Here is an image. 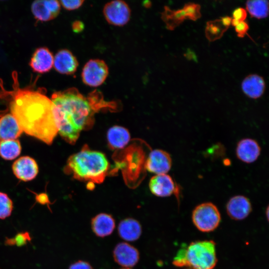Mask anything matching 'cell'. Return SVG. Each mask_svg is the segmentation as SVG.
<instances>
[{
  "label": "cell",
  "instance_id": "1",
  "mask_svg": "<svg viewBox=\"0 0 269 269\" xmlns=\"http://www.w3.org/2000/svg\"><path fill=\"white\" fill-rule=\"evenodd\" d=\"M51 100L58 133L71 144L75 143L82 131L92 128L95 114L118 107L117 103L105 101L97 90L85 96L74 87L53 93Z\"/></svg>",
  "mask_w": 269,
  "mask_h": 269
},
{
  "label": "cell",
  "instance_id": "2",
  "mask_svg": "<svg viewBox=\"0 0 269 269\" xmlns=\"http://www.w3.org/2000/svg\"><path fill=\"white\" fill-rule=\"evenodd\" d=\"M10 102V114L23 132L50 145L58 134L50 99L42 92L16 89Z\"/></svg>",
  "mask_w": 269,
  "mask_h": 269
},
{
  "label": "cell",
  "instance_id": "3",
  "mask_svg": "<svg viewBox=\"0 0 269 269\" xmlns=\"http://www.w3.org/2000/svg\"><path fill=\"white\" fill-rule=\"evenodd\" d=\"M109 168V163L104 153L91 150L85 144L81 150L69 156L64 171L79 180L101 183Z\"/></svg>",
  "mask_w": 269,
  "mask_h": 269
},
{
  "label": "cell",
  "instance_id": "4",
  "mask_svg": "<svg viewBox=\"0 0 269 269\" xmlns=\"http://www.w3.org/2000/svg\"><path fill=\"white\" fill-rule=\"evenodd\" d=\"M217 263L215 243L197 241L182 247L174 258V266L183 269H213Z\"/></svg>",
  "mask_w": 269,
  "mask_h": 269
},
{
  "label": "cell",
  "instance_id": "5",
  "mask_svg": "<svg viewBox=\"0 0 269 269\" xmlns=\"http://www.w3.org/2000/svg\"><path fill=\"white\" fill-rule=\"evenodd\" d=\"M192 220L195 226L201 232L214 231L221 222V215L217 206L211 202H205L197 205L192 213Z\"/></svg>",
  "mask_w": 269,
  "mask_h": 269
},
{
  "label": "cell",
  "instance_id": "6",
  "mask_svg": "<svg viewBox=\"0 0 269 269\" xmlns=\"http://www.w3.org/2000/svg\"><path fill=\"white\" fill-rule=\"evenodd\" d=\"M200 5L197 3L188 2L182 9L172 10L165 6L161 13V18L169 30H174L184 20H196L201 16Z\"/></svg>",
  "mask_w": 269,
  "mask_h": 269
},
{
  "label": "cell",
  "instance_id": "7",
  "mask_svg": "<svg viewBox=\"0 0 269 269\" xmlns=\"http://www.w3.org/2000/svg\"><path fill=\"white\" fill-rule=\"evenodd\" d=\"M109 68L105 62L101 59H91L84 65L82 71L83 83L90 87L101 85L107 79Z\"/></svg>",
  "mask_w": 269,
  "mask_h": 269
},
{
  "label": "cell",
  "instance_id": "8",
  "mask_svg": "<svg viewBox=\"0 0 269 269\" xmlns=\"http://www.w3.org/2000/svg\"><path fill=\"white\" fill-rule=\"evenodd\" d=\"M131 13L128 4L121 0L109 2L103 8V14L107 21L115 26H121L126 24L130 19Z\"/></svg>",
  "mask_w": 269,
  "mask_h": 269
},
{
  "label": "cell",
  "instance_id": "9",
  "mask_svg": "<svg viewBox=\"0 0 269 269\" xmlns=\"http://www.w3.org/2000/svg\"><path fill=\"white\" fill-rule=\"evenodd\" d=\"M149 188L154 195L165 197L174 194L179 200L180 188L173 179L167 174L156 175L150 180Z\"/></svg>",
  "mask_w": 269,
  "mask_h": 269
},
{
  "label": "cell",
  "instance_id": "10",
  "mask_svg": "<svg viewBox=\"0 0 269 269\" xmlns=\"http://www.w3.org/2000/svg\"><path fill=\"white\" fill-rule=\"evenodd\" d=\"M172 159L166 151L159 149L151 151L146 160V169L156 175L166 174L171 169Z\"/></svg>",
  "mask_w": 269,
  "mask_h": 269
},
{
  "label": "cell",
  "instance_id": "11",
  "mask_svg": "<svg viewBox=\"0 0 269 269\" xmlns=\"http://www.w3.org/2000/svg\"><path fill=\"white\" fill-rule=\"evenodd\" d=\"M115 261L121 266L126 268L134 267L139 260L138 250L126 242L118 244L113 250Z\"/></svg>",
  "mask_w": 269,
  "mask_h": 269
},
{
  "label": "cell",
  "instance_id": "12",
  "mask_svg": "<svg viewBox=\"0 0 269 269\" xmlns=\"http://www.w3.org/2000/svg\"><path fill=\"white\" fill-rule=\"evenodd\" d=\"M14 175L19 179L32 180L38 173V166L36 161L28 156H23L16 160L12 165Z\"/></svg>",
  "mask_w": 269,
  "mask_h": 269
},
{
  "label": "cell",
  "instance_id": "13",
  "mask_svg": "<svg viewBox=\"0 0 269 269\" xmlns=\"http://www.w3.org/2000/svg\"><path fill=\"white\" fill-rule=\"evenodd\" d=\"M228 216L235 220H242L247 218L252 211V205L249 199L243 195L231 197L226 204Z\"/></svg>",
  "mask_w": 269,
  "mask_h": 269
},
{
  "label": "cell",
  "instance_id": "14",
  "mask_svg": "<svg viewBox=\"0 0 269 269\" xmlns=\"http://www.w3.org/2000/svg\"><path fill=\"white\" fill-rule=\"evenodd\" d=\"M261 150V147L256 140L246 138L238 142L236 154L241 161L246 163H251L258 158Z\"/></svg>",
  "mask_w": 269,
  "mask_h": 269
},
{
  "label": "cell",
  "instance_id": "15",
  "mask_svg": "<svg viewBox=\"0 0 269 269\" xmlns=\"http://www.w3.org/2000/svg\"><path fill=\"white\" fill-rule=\"evenodd\" d=\"M54 57L46 47L35 50L31 58L29 65L34 72L44 73L49 71L53 66Z\"/></svg>",
  "mask_w": 269,
  "mask_h": 269
},
{
  "label": "cell",
  "instance_id": "16",
  "mask_svg": "<svg viewBox=\"0 0 269 269\" xmlns=\"http://www.w3.org/2000/svg\"><path fill=\"white\" fill-rule=\"evenodd\" d=\"M55 69L62 74L70 75L75 73L78 66L76 58L67 49H61L54 57Z\"/></svg>",
  "mask_w": 269,
  "mask_h": 269
},
{
  "label": "cell",
  "instance_id": "17",
  "mask_svg": "<svg viewBox=\"0 0 269 269\" xmlns=\"http://www.w3.org/2000/svg\"><path fill=\"white\" fill-rule=\"evenodd\" d=\"M91 226L93 233L98 237L104 238L110 235L116 226L113 217L107 213H100L91 220Z\"/></svg>",
  "mask_w": 269,
  "mask_h": 269
},
{
  "label": "cell",
  "instance_id": "18",
  "mask_svg": "<svg viewBox=\"0 0 269 269\" xmlns=\"http://www.w3.org/2000/svg\"><path fill=\"white\" fill-rule=\"evenodd\" d=\"M23 133L18 122L11 114L0 118V141L17 139Z\"/></svg>",
  "mask_w": 269,
  "mask_h": 269
},
{
  "label": "cell",
  "instance_id": "19",
  "mask_svg": "<svg viewBox=\"0 0 269 269\" xmlns=\"http://www.w3.org/2000/svg\"><path fill=\"white\" fill-rule=\"evenodd\" d=\"M118 232L119 236L123 240L130 242L135 241L141 236V226L137 220L127 218L120 222Z\"/></svg>",
  "mask_w": 269,
  "mask_h": 269
},
{
  "label": "cell",
  "instance_id": "20",
  "mask_svg": "<svg viewBox=\"0 0 269 269\" xmlns=\"http://www.w3.org/2000/svg\"><path fill=\"white\" fill-rule=\"evenodd\" d=\"M241 86L246 95L256 99L261 97L264 94L265 82L262 76L257 74H251L243 80Z\"/></svg>",
  "mask_w": 269,
  "mask_h": 269
},
{
  "label": "cell",
  "instance_id": "21",
  "mask_svg": "<svg viewBox=\"0 0 269 269\" xmlns=\"http://www.w3.org/2000/svg\"><path fill=\"white\" fill-rule=\"evenodd\" d=\"M107 137L110 147L113 149L124 147L130 140L129 131L119 126H115L110 128L107 132Z\"/></svg>",
  "mask_w": 269,
  "mask_h": 269
},
{
  "label": "cell",
  "instance_id": "22",
  "mask_svg": "<svg viewBox=\"0 0 269 269\" xmlns=\"http://www.w3.org/2000/svg\"><path fill=\"white\" fill-rule=\"evenodd\" d=\"M21 147L17 139L0 141V155L5 160H12L20 153Z\"/></svg>",
  "mask_w": 269,
  "mask_h": 269
},
{
  "label": "cell",
  "instance_id": "23",
  "mask_svg": "<svg viewBox=\"0 0 269 269\" xmlns=\"http://www.w3.org/2000/svg\"><path fill=\"white\" fill-rule=\"evenodd\" d=\"M269 4V1L267 0H248L246 6L251 16L262 19L268 16Z\"/></svg>",
  "mask_w": 269,
  "mask_h": 269
},
{
  "label": "cell",
  "instance_id": "24",
  "mask_svg": "<svg viewBox=\"0 0 269 269\" xmlns=\"http://www.w3.org/2000/svg\"><path fill=\"white\" fill-rule=\"evenodd\" d=\"M229 27L227 26L221 18L207 22L205 35L210 41L220 38Z\"/></svg>",
  "mask_w": 269,
  "mask_h": 269
},
{
  "label": "cell",
  "instance_id": "25",
  "mask_svg": "<svg viewBox=\"0 0 269 269\" xmlns=\"http://www.w3.org/2000/svg\"><path fill=\"white\" fill-rule=\"evenodd\" d=\"M31 11L35 18L41 21H47L54 18L46 6L44 0H35L31 5Z\"/></svg>",
  "mask_w": 269,
  "mask_h": 269
},
{
  "label": "cell",
  "instance_id": "26",
  "mask_svg": "<svg viewBox=\"0 0 269 269\" xmlns=\"http://www.w3.org/2000/svg\"><path fill=\"white\" fill-rule=\"evenodd\" d=\"M13 207V202L8 196L0 192V219H4L10 216Z\"/></svg>",
  "mask_w": 269,
  "mask_h": 269
},
{
  "label": "cell",
  "instance_id": "27",
  "mask_svg": "<svg viewBox=\"0 0 269 269\" xmlns=\"http://www.w3.org/2000/svg\"><path fill=\"white\" fill-rule=\"evenodd\" d=\"M31 239L28 232H21L16 234L13 238L6 239L5 243L9 246L16 245L21 247L26 245Z\"/></svg>",
  "mask_w": 269,
  "mask_h": 269
},
{
  "label": "cell",
  "instance_id": "28",
  "mask_svg": "<svg viewBox=\"0 0 269 269\" xmlns=\"http://www.w3.org/2000/svg\"><path fill=\"white\" fill-rule=\"evenodd\" d=\"M61 4L65 9L74 10L79 8L84 2L83 0H60Z\"/></svg>",
  "mask_w": 269,
  "mask_h": 269
},
{
  "label": "cell",
  "instance_id": "29",
  "mask_svg": "<svg viewBox=\"0 0 269 269\" xmlns=\"http://www.w3.org/2000/svg\"><path fill=\"white\" fill-rule=\"evenodd\" d=\"M44 3L53 16L56 17L59 14L60 4L57 0H44Z\"/></svg>",
  "mask_w": 269,
  "mask_h": 269
},
{
  "label": "cell",
  "instance_id": "30",
  "mask_svg": "<svg viewBox=\"0 0 269 269\" xmlns=\"http://www.w3.org/2000/svg\"><path fill=\"white\" fill-rule=\"evenodd\" d=\"M235 27L237 36L241 38L244 37L249 29L248 24L245 21L240 22Z\"/></svg>",
  "mask_w": 269,
  "mask_h": 269
},
{
  "label": "cell",
  "instance_id": "31",
  "mask_svg": "<svg viewBox=\"0 0 269 269\" xmlns=\"http://www.w3.org/2000/svg\"><path fill=\"white\" fill-rule=\"evenodd\" d=\"M233 18L241 22L245 20L247 17V11L245 9L242 7H239L235 9L232 13Z\"/></svg>",
  "mask_w": 269,
  "mask_h": 269
},
{
  "label": "cell",
  "instance_id": "32",
  "mask_svg": "<svg viewBox=\"0 0 269 269\" xmlns=\"http://www.w3.org/2000/svg\"><path fill=\"white\" fill-rule=\"evenodd\" d=\"M69 269H93L92 266L88 262L79 260L72 264Z\"/></svg>",
  "mask_w": 269,
  "mask_h": 269
},
{
  "label": "cell",
  "instance_id": "33",
  "mask_svg": "<svg viewBox=\"0 0 269 269\" xmlns=\"http://www.w3.org/2000/svg\"><path fill=\"white\" fill-rule=\"evenodd\" d=\"M72 28L74 32H79L84 28V25L80 21H75L72 24Z\"/></svg>",
  "mask_w": 269,
  "mask_h": 269
},
{
  "label": "cell",
  "instance_id": "34",
  "mask_svg": "<svg viewBox=\"0 0 269 269\" xmlns=\"http://www.w3.org/2000/svg\"><path fill=\"white\" fill-rule=\"evenodd\" d=\"M184 56L189 60H196V56L195 55L194 53L190 50L188 49L186 51V53L184 54Z\"/></svg>",
  "mask_w": 269,
  "mask_h": 269
},
{
  "label": "cell",
  "instance_id": "35",
  "mask_svg": "<svg viewBox=\"0 0 269 269\" xmlns=\"http://www.w3.org/2000/svg\"><path fill=\"white\" fill-rule=\"evenodd\" d=\"M131 269L130 268H123V269Z\"/></svg>",
  "mask_w": 269,
  "mask_h": 269
}]
</instances>
